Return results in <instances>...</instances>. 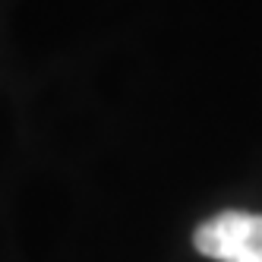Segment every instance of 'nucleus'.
I'll return each mask as SVG.
<instances>
[{
	"label": "nucleus",
	"mask_w": 262,
	"mask_h": 262,
	"mask_svg": "<svg viewBox=\"0 0 262 262\" xmlns=\"http://www.w3.org/2000/svg\"><path fill=\"white\" fill-rule=\"evenodd\" d=\"M193 247L215 262H262V215L228 209L202 221Z\"/></svg>",
	"instance_id": "obj_1"
}]
</instances>
